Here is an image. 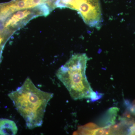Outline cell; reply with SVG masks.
<instances>
[{
    "instance_id": "obj_1",
    "label": "cell",
    "mask_w": 135,
    "mask_h": 135,
    "mask_svg": "<svg viewBox=\"0 0 135 135\" xmlns=\"http://www.w3.org/2000/svg\"><path fill=\"white\" fill-rule=\"evenodd\" d=\"M8 96L27 128L32 129L42 125L47 105L53 94L39 89L28 77L21 86Z\"/></svg>"
},
{
    "instance_id": "obj_2",
    "label": "cell",
    "mask_w": 135,
    "mask_h": 135,
    "mask_svg": "<svg viewBox=\"0 0 135 135\" xmlns=\"http://www.w3.org/2000/svg\"><path fill=\"white\" fill-rule=\"evenodd\" d=\"M89 59L84 53L74 54L56 73L74 100L90 98L95 95L86 75Z\"/></svg>"
},
{
    "instance_id": "obj_3",
    "label": "cell",
    "mask_w": 135,
    "mask_h": 135,
    "mask_svg": "<svg viewBox=\"0 0 135 135\" xmlns=\"http://www.w3.org/2000/svg\"><path fill=\"white\" fill-rule=\"evenodd\" d=\"M57 8H68L77 11L84 23L98 30L102 22L99 0H57Z\"/></svg>"
},
{
    "instance_id": "obj_4",
    "label": "cell",
    "mask_w": 135,
    "mask_h": 135,
    "mask_svg": "<svg viewBox=\"0 0 135 135\" xmlns=\"http://www.w3.org/2000/svg\"><path fill=\"white\" fill-rule=\"evenodd\" d=\"M52 11L46 4L35 7L17 11L6 17L2 22L3 29L14 34L31 20L39 16H47Z\"/></svg>"
},
{
    "instance_id": "obj_5",
    "label": "cell",
    "mask_w": 135,
    "mask_h": 135,
    "mask_svg": "<svg viewBox=\"0 0 135 135\" xmlns=\"http://www.w3.org/2000/svg\"><path fill=\"white\" fill-rule=\"evenodd\" d=\"M48 3L49 0H12L0 3V17L5 18L17 11L35 7L42 4L48 5Z\"/></svg>"
},
{
    "instance_id": "obj_6",
    "label": "cell",
    "mask_w": 135,
    "mask_h": 135,
    "mask_svg": "<svg viewBox=\"0 0 135 135\" xmlns=\"http://www.w3.org/2000/svg\"><path fill=\"white\" fill-rule=\"evenodd\" d=\"M17 132V127L14 121L0 118V135H15Z\"/></svg>"
},
{
    "instance_id": "obj_7",
    "label": "cell",
    "mask_w": 135,
    "mask_h": 135,
    "mask_svg": "<svg viewBox=\"0 0 135 135\" xmlns=\"http://www.w3.org/2000/svg\"><path fill=\"white\" fill-rule=\"evenodd\" d=\"M12 34L0 29V64L2 60V53L5 44Z\"/></svg>"
}]
</instances>
